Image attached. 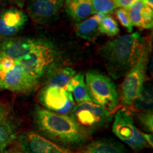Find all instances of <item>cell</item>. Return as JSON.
Returning <instances> with one entry per match:
<instances>
[{
  "instance_id": "8fae6325",
  "label": "cell",
  "mask_w": 153,
  "mask_h": 153,
  "mask_svg": "<svg viewBox=\"0 0 153 153\" xmlns=\"http://www.w3.org/2000/svg\"><path fill=\"white\" fill-rule=\"evenodd\" d=\"M64 0H26L29 16L38 24H48L60 17Z\"/></svg>"
},
{
  "instance_id": "d4e9b609",
  "label": "cell",
  "mask_w": 153,
  "mask_h": 153,
  "mask_svg": "<svg viewBox=\"0 0 153 153\" xmlns=\"http://www.w3.org/2000/svg\"><path fill=\"white\" fill-rule=\"evenodd\" d=\"M140 124L143 128L148 131L149 133H152L153 131V115L152 111L140 112L137 116Z\"/></svg>"
},
{
  "instance_id": "9c48e42d",
  "label": "cell",
  "mask_w": 153,
  "mask_h": 153,
  "mask_svg": "<svg viewBox=\"0 0 153 153\" xmlns=\"http://www.w3.org/2000/svg\"><path fill=\"white\" fill-rule=\"evenodd\" d=\"M38 99L45 109L63 116H69L75 106L71 93L60 87L45 85L39 92Z\"/></svg>"
},
{
  "instance_id": "7c38bea8",
  "label": "cell",
  "mask_w": 153,
  "mask_h": 153,
  "mask_svg": "<svg viewBox=\"0 0 153 153\" xmlns=\"http://www.w3.org/2000/svg\"><path fill=\"white\" fill-rule=\"evenodd\" d=\"M47 42L44 39L29 38L6 39L0 45V57H8L19 60Z\"/></svg>"
},
{
  "instance_id": "e0dca14e",
  "label": "cell",
  "mask_w": 153,
  "mask_h": 153,
  "mask_svg": "<svg viewBox=\"0 0 153 153\" xmlns=\"http://www.w3.org/2000/svg\"><path fill=\"white\" fill-rule=\"evenodd\" d=\"M104 14L97 13L74 26V30L77 36L82 39L91 41L99 33V24Z\"/></svg>"
},
{
  "instance_id": "7402d4cb",
  "label": "cell",
  "mask_w": 153,
  "mask_h": 153,
  "mask_svg": "<svg viewBox=\"0 0 153 153\" xmlns=\"http://www.w3.org/2000/svg\"><path fill=\"white\" fill-rule=\"evenodd\" d=\"M133 105L140 112L152 111V94L150 89L143 88V90L138 97L134 101Z\"/></svg>"
},
{
  "instance_id": "d6986e66",
  "label": "cell",
  "mask_w": 153,
  "mask_h": 153,
  "mask_svg": "<svg viewBox=\"0 0 153 153\" xmlns=\"http://www.w3.org/2000/svg\"><path fill=\"white\" fill-rule=\"evenodd\" d=\"M15 139L16 126L5 113L0 116V152H4Z\"/></svg>"
},
{
  "instance_id": "5b68a950",
  "label": "cell",
  "mask_w": 153,
  "mask_h": 153,
  "mask_svg": "<svg viewBox=\"0 0 153 153\" xmlns=\"http://www.w3.org/2000/svg\"><path fill=\"white\" fill-rule=\"evenodd\" d=\"M70 116L90 135L106 128L112 120L109 111L91 101L75 105Z\"/></svg>"
},
{
  "instance_id": "6da1fadb",
  "label": "cell",
  "mask_w": 153,
  "mask_h": 153,
  "mask_svg": "<svg viewBox=\"0 0 153 153\" xmlns=\"http://www.w3.org/2000/svg\"><path fill=\"white\" fill-rule=\"evenodd\" d=\"M33 118L39 133L60 146L68 149L79 148L90 140L91 135L70 116L57 114L37 106Z\"/></svg>"
},
{
  "instance_id": "cb8c5ba5",
  "label": "cell",
  "mask_w": 153,
  "mask_h": 153,
  "mask_svg": "<svg viewBox=\"0 0 153 153\" xmlns=\"http://www.w3.org/2000/svg\"><path fill=\"white\" fill-rule=\"evenodd\" d=\"M115 15L118 22L128 30V32H129L130 33H132L133 30V26L132 24L127 9L118 8L115 11Z\"/></svg>"
},
{
  "instance_id": "4316f807",
  "label": "cell",
  "mask_w": 153,
  "mask_h": 153,
  "mask_svg": "<svg viewBox=\"0 0 153 153\" xmlns=\"http://www.w3.org/2000/svg\"><path fill=\"white\" fill-rule=\"evenodd\" d=\"M4 1L21 9L24 7L25 4L26 2V0H4Z\"/></svg>"
},
{
  "instance_id": "4dcf8cb0",
  "label": "cell",
  "mask_w": 153,
  "mask_h": 153,
  "mask_svg": "<svg viewBox=\"0 0 153 153\" xmlns=\"http://www.w3.org/2000/svg\"><path fill=\"white\" fill-rule=\"evenodd\" d=\"M143 1L145 5L150 7L151 9L153 8V0H143Z\"/></svg>"
},
{
  "instance_id": "f546056e",
  "label": "cell",
  "mask_w": 153,
  "mask_h": 153,
  "mask_svg": "<svg viewBox=\"0 0 153 153\" xmlns=\"http://www.w3.org/2000/svg\"><path fill=\"white\" fill-rule=\"evenodd\" d=\"M5 1L4 0H0V16L3 14V12L4 11L5 8Z\"/></svg>"
},
{
  "instance_id": "8992f818",
  "label": "cell",
  "mask_w": 153,
  "mask_h": 153,
  "mask_svg": "<svg viewBox=\"0 0 153 153\" xmlns=\"http://www.w3.org/2000/svg\"><path fill=\"white\" fill-rule=\"evenodd\" d=\"M58 53L52 43L48 41L29 54L19 59L25 71L38 83L56 62Z\"/></svg>"
},
{
  "instance_id": "2e32d148",
  "label": "cell",
  "mask_w": 153,
  "mask_h": 153,
  "mask_svg": "<svg viewBox=\"0 0 153 153\" xmlns=\"http://www.w3.org/2000/svg\"><path fill=\"white\" fill-rule=\"evenodd\" d=\"M121 143L114 139L101 138L94 140L87 145L81 153H125Z\"/></svg>"
},
{
  "instance_id": "ac0fdd59",
  "label": "cell",
  "mask_w": 153,
  "mask_h": 153,
  "mask_svg": "<svg viewBox=\"0 0 153 153\" xmlns=\"http://www.w3.org/2000/svg\"><path fill=\"white\" fill-rule=\"evenodd\" d=\"M67 90L71 93L74 101L79 103L91 102L85 82V76L82 72L75 74L70 80Z\"/></svg>"
},
{
  "instance_id": "1f68e13d",
  "label": "cell",
  "mask_w": 153,
  "mask_h": 153,
  "mask_svg": "<svg viewBox=\"0 0 153 153\" xmlns=\"http://www.w3.org/2000/svg\"><path fill=\"white\" fill-rule=\"evenodd\" d=\"M4 114H5V111H4V108H3L2 105L0 104V116H1V115Z\"/></svg>"
},
{
  "instance_id": "277c9868",
  "label": "cell",
  "mask_w": 153,
  "mask_h": 153,
  "mask_svg": "<svg viewBox=\"0 0 153 153\" xmlns=\"http://www.w3.org/2000/svg\"><path fill=\"white\" fill-rule=\"evenodd\" d=\"M85 82L91 102L111 113L119 104V94L116 85L109 77L91 70L86 73Z\"/></svg>"
},
{
  "instance_id": "5bb4252c",
  "label": "cell",
  "mask_w": 153,
  "mask_h": 153,
  "mask_svg": "<svg viewBox=\"0 0 153 153\" xmlns=\"http://www.w3.org/2000/svg\"><path fill=\"white\" fill-rule=\"evenodd\" d=\"M133 26L144 29H150L153 26L152 9L138 0L127 9Z\"/></svg>"
},
{
  "instance_id": "603a6c76",
  "label": "cell",
  "mask_w": 153,
  "mask_h": 153,
  "mask_svg": "<svg viewBox=\"0 0 153 153\" xmlns=\"http://www.w3.org/2000/svg\"><path fill=\"white\" fill-rule=\"evenodd\" d=\"M91 6L95 12L103 14H108L116 9L112 0H90Z\"/></svg>"
},
{
  "instance_id": "484cf974",
  "label": "cell",
  "mask_w": 153,
  "mask_h": 153,
  "mask_svg": "<svg viewBox=\"0 0 153 153\" xmlns=\"http://www.w3.org/2000/svg\"><path fill=\"white\" fill-rule=\"evenodd\" d=\"M138 0H112L116 8H129Z\"/></svg>"
},
{
  "instance_id": "83f0119b",
  "label": "cell",
  "mask_w": 153,
  "mask_h": 153,
  "mask_svg": "<svg viewBox=\"0 0 153 153\" xmlns=\"http://www.w3.org/2000/svg\"><path fill=\"white\" fill-rule=\"evenodd\" d=\"M143 137L144 138L145 143H147V145L149 146L152 147L153 146V136L152 133H143Z\"/></svg>"
},
{
  "instance_id": "ba28073f",
  "label": "cell",
  "mask_w": 153,
  "mask_h": 153,
  "mask_svg": "<svg viewBox=\"0 0 153 153\" xmlns=\"http://www.w3.org/2000/svg\"><path fill=\"white\" fill-rule=\"evenodd\" d=\"M38 85V82L26 73L19 60L9 68H0V90L29 94L35 90Z\"/></svg>"
},
{
  "instance_id": "44dd1931",
  "label": "cell",
  "mask_w": 153,
  "mask_h": 153,
  "mask_svg": "<svg viewBox=\"0 0 153 153\" xmlns=\"http://www.w3.org/2000/svg\"><path fill=\"white\" fill-rule=\"evenodd\" d=\"M99 32L108 36H116L120 32L118 23L109 14H104L99 24Z\"/></svg>"
},
{
  "instance_id": "7a4b0ae2",
  "label": "cell",
  "mask_w": 153,
  "mask_h": 153,
  "mask_svg": "<svg viewBox=\"0 0 153 153\" xmlns=\"http://www.w3.org/2000/svg\"><path fill=\"white\" fill-rule=\"evenodd\" d=\"M145 40L137 31L118 36L100 48V55L112 78L119 79L127 74L138 58Z\"/></svg>"
},
{
  "instance_id": "30bf717a",
  "label": "cell",
  "mask_w": 153,
  "mask_h": 153,
  "mask_svg": "<svg viewBox=\"0 0 153 153\" xmlns=\"http://www.w3.org/2000/svg\"><path fill=\"white\" fill-rule=\"evenodd\" d=\"M18 148L23 153H73L70 149L50 140L35 131L24 132L16 138Z\"/></svg>"
},
{
  "instance_id": "4fadbf2b",
  "label": "cell",
  "mask_w": 153,
  "mask_h": 153,
  "mask_svg": "<svg viewBox=\"0 0 153 153\" xmlns=\"http://www.w3.org/2000/svg\"><path fill=\"white\" fill-rule=\"evenodd\" d=\"M27 15L20 9H7L0 16V36L11 37L16 35L26 26Z\"/></svg>"
},
{
  "instance_id": "3957f363",
  "label": "cell",
  "mask_w": 153,
  "mask_h": 153,
  "mask_svg": "<svg viewBox=\"0 0 153 153\" xmlns=\"http://www.w3.org/2000/svg\"><path fill=\"white\" fill-rule=\"evenodd\" d=\"M150 51V42L145 40L138 58L125 75L120 88V99L125 106H131L143 90Z\"/></svg>"
},
{
  "instance_id": "ffe728a7",
  "label": "cell",
  "mask_w": 153,
  "mask_h": 153,
  "mask_svg": "<svg viewBox=\"0 0 153 153\" xmlns=\"http://www.w3.org/2000/svg\"><path fill=\"white\" fill-rule=\"evenodd\" d=\"M75 74L76 71L72 68L59 69L49 76L46 85L66 89L69 82Z\"/></svg>"
},
{
  "instance_id": "9a60e30c",
  "label": "cell",
  "mask_w": 153,
  "mask_h": 153,
  "mask_svg": "<svg viewBox=\"0 0 153 153\" xmlns=\"http://www.w3.org/2000/svg\"><path fill=\"white\" fill-rule=\"evenodd\" d=\"M64 4L67 14L75 22H81L97 14L90 0H65Z\"/></svg>"
},
{
  "instance_id": "f1b7e54d",
  "label": "cell",
  "mask_w": 153,
  "mask_h": 153,
  "mask_svg": "<svg viewBox=\"0 0 153 153\" xmlns=\"http://www.w3.org/2000/svg\"><path fill=\"white\" fill-rule=\"evenodd\" d=\"M4 153H23L22 151L16 148H11L8 150H6Z\"/></svg>"
},
{
  "instance_id": "52a82bcc",
  "label": "cell",
  "mask_w": 153,
  "mask_h": 153,
  "mask_svg": "<svg viewBox=\"0 0 153 153\" xmlns=\"http://www.w3.org/2000/svg\"><path fill=\"white\" fill-rule=\"evenodd\" d=\"M112 131L120 140L135 151L148 146L143 137V133L135 126L129 111L120 109L116 113L113 122Z\"/></svg>"
}]
</instances>
